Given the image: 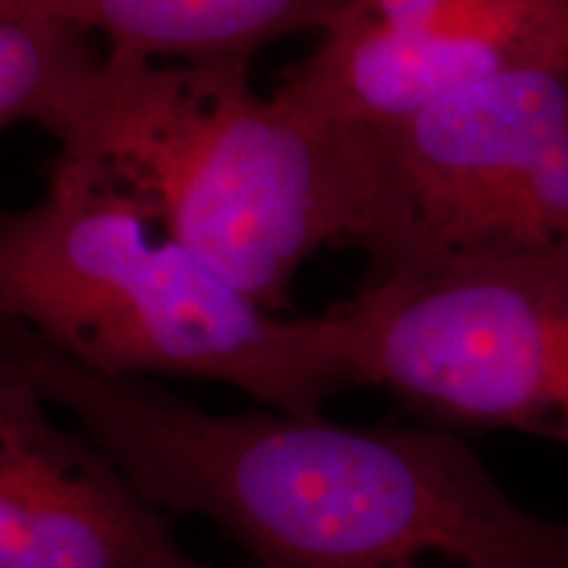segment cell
<instances>
[{
    "label": "cell",
    "mask_w": 568,
    "mask_h": 568,
    "mask_svg": "<svg viewBox=\"0 0 568 568\" xmlns=\"http://www.w3.org/2000/svg\"><path fill=\"white\" fill-rule=\"evenodd\" d=\"M59 159L90 163L161 232L272 314L318 251L361 247L372 222L364 132L258 95L247 67L105 53Z\"/></svg>",
    "instance_id": "3957f363"
},
{
    "label": "cell",
    "mask_w": 568,
    "mask_h": 568,
    "mask_svg": "<svg viewBox=\"0 0 568 568\" xmlns=\"http://www.w3.org/2000/svg\"><path fill=\"white\" fill-rule=\"evenodd\" d=\"M103 59L80 27L0 9V132L38 124L61 140L88 109Z\"/></svg>",
    "instance_id": "9c48e42d"
},
{
    "label": "cell",
    "mask_w": 568,
    "mask_h": 568,
    "mask_svg": "<svg viewBox=\"0 0 568 568\" xmlns=\"http://www.w3.org/2000/svg\"><path fill=\"white\" fill-rule=\"evenodd\" d=\"M364 138L368 276L471 253L568 255V67L493 77Z\"/></svg>",
    "instance_id": "5b68a950"
},
{
    "label": "cell",
    "mask_w": 568,
    "mask_h": 568,
    "mask_svg": "<svg viewBox=\"0 0 568 568\" xmlns=\"http://www.w3.org/2000/svg\"><path fill=\"white\" fill-rule=\"evenodd\" d=\"M339 305L355 387L439 429L568 445V255H456L368 276Z\"/></svg>",
    "instance_id": "277c9868"
},
{
    "label": "cell",
    "mask_w": 568,
    "mask_h": 568,
    "mask_svg": "<svg viewBox=\"0 0 568 568\" xmlns=\"http://www.w3.org/2000/svg\"><path fill=\"white\" fill-rule=\"evenodd\" d=\"M353 0H0V9L103 34L109 53L184 67H247L264 48L324 34Z\"/></svg>",
    "instance_id": "ba28073f"
},
{
    "label": "cell",
    "mask_w": 568,
    "mask_h": 568,
    "mask_svg": "<svg viewBox=\"0 0 568 568\" xmlns=\"http://www.w3.org/2000/svg\"><path fill=\"white\" fill-rule=\"evenodd\" d=\"M276 90L343 130L376 132L474 84L568 67V0H447L418 30L343 13Z\"/></svg>",
    "instance_id": "8992f818"
},
{
    "label": "cell",
    "mask_w": 568,
    "mask_h": 568,
    "mask_svg": "<svg viewBox=\"0 0 568 568\" xmlns=\"http://www.w3.org/2000/svg\"><path fill=\"white\" fill-rule=\"evenodd\" d=\"M0 318L90 372L219 382L287 414L353 387L339 305L272 314L90 163L55 159L40 201L0 203Z\"/></svg>",
    "instance_id": "7a4b0ae2"
},
{
    "label": "cell",
    "mask_w": 568,
    "mask_h": 568,
    "mask_svg": "<svg viewBox=\"0 0 568 568\" xmlns=\"http://www.w3.org/2000/svg\"><path fill=\"white\" fill-rule=\"evenodd\" d=\"M53 410L0 364V568H219Z\"/></svg>",
    "instance_id": "52a82bcc"
},
{
    "label": "cell",
    "mask_w": 568,
    "mask_h": 568,
    "mask_svg": "<svg viewBox=\"0 0 568 568\" xmlns=\"http://www.w3.org/2000/svg\"><path fill=\"white\" fill-rule=\"evenodd\" d=\"M0 364L155 508L213 524L243 568H568V521L524 510L450 429L222 414L77 366L6 318Z\"/></svg>",
    "instance_id": "6da1fadb"
}]
</instances>
